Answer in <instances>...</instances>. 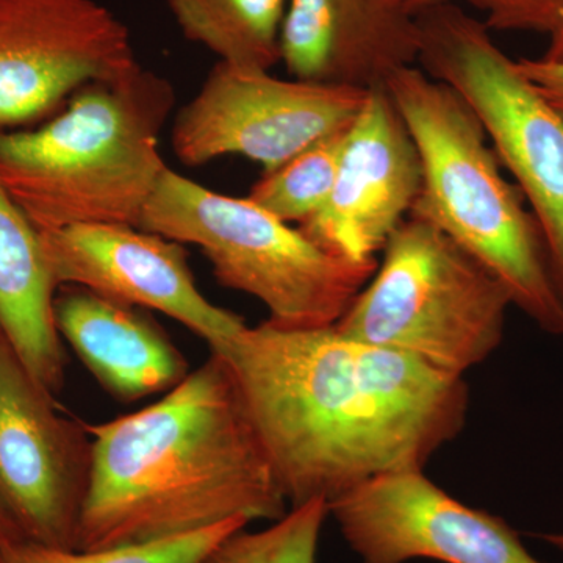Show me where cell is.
<instances>
[{"label":"cell","instance_id":"obj_1","mask_svg":"<svg viewBox=\"0 0 563 563\" xmlns=\"http://www.w3.org/2000/svg\"><path fill=\"white\" fill-rule=\"evenodd\" d=\"M211 352L228 362L290 507L332 503L384 474L424 472L465 428L463 377L335 324H244Z\"/></svg>","mask_w":563,"mask_h":563},{"label":"cell","instance_id":"obj_2","mask_svg":"<svg viewBox=\"0 0 563 563\" xmlns=\"http://www.w3.org/2000/svg\"><path fill=\"white\" fill-rule=\"evenodd\" d=\"M92 437L90 492L77 550L173 539L287 510L228 362L217 352L161 401Z\"/></svg>","mask_w":563,"mask_h":563},{"label":"cell","instance_id":"obj_3","mask_svg":"<svg viewBox=\"0 0 563 563\" xmlns=\"http://www.w3.org/2000/svg\"><path fill=\"white\" fill-rule=\"evenodd\" d=\"M174 106L172 81L140 63L85 85L40 128L0 131V185L40 232L140 228L168 169L161 136Z\"/></svg>","mask_w":563,"mask_h":563},{"label":"cell","instance_id":"obj_4","mask_svg":"<svg viewBox=\"0 0 563 563\" xmlns=\"http://www.w3.org/2000/svg\"><path fill=\"white\" fill-rule=\"evenodd\" d=\"M420 152L422 184L409 217L431 222L483 263L515 307L563 336V302L539 224L501 172L479 118L450 85L420 66L385 84Z\"/></svg>","mask_w":563,"mask_h":563},{"label":"cell","instance_id":"obj_5","mask_svg":"<svg viewBox=\"0 0 563 563\" xmlns=\"http://www.w3.org/2000/svg\"><path fill=\"white\" fill-rule=\"evenodd\" d=\"M198 246L222 287L254 296L280 329L336 324L372 279L377 263H354L322 250L288 222L166 169L140 228Z\"/></svg>","mask_w":563,"mask_h":563},{"label":"cell","instance_id":"obj_6","mask_svg":"<svg viewBox=\"0 0 563 563\" xmlns=\"http://www.w3.org/2000/svg\"><path fill=\"white\" fill-rule=\"evenodd\" d=\"M335 329L463 377L503 343L509 291L431 222L407 217Z\"/></svg>","mask_w":563,"mask_h":563},{"label":"cell","instance_id":"obj_7","mask_svg":"<svg viewBox=\"0 0 563 563\" xmlns=\"http://www.w3.org/2000/svg\"><path fill=\"white\" fill-rule=\"evenodd\" d=\"M417 21L418 65L479 118L539 224L563 302V114L495 43L490 29L461 7L442 3Z\"/></svg>","mask_w":563,"mask_h":563},{"label":"cell","instance_id":"obj_8","mask_svg":"<svg viewBox=\"0 0 563 563\" xmlns=\"http://www.w3.org/2000/svg\"><path fill=\"white\" fill-rule=\"evenodd\" d=\"M368 91L218 62L173 120L172 146L184 165L242 155L274 172L303 150L350 128Z\"/></svg>","mask_w":563,"mask_h":563},{"label":"cell","instance_id":"obj_9","mask_svg":"<svg viewBox=\"0 0 563 563\" xmlns=\"http://www.w3.org/2000/svg\"><path fill=\"white\" fill-rule=\"evenodd\" d=\"M92 437L65 417L0 332V509L24 542L77 550Z\"/></svg>","mask_w":563,"mask_h":563},{"label":"cell","instance_id":"obj_10","mask_svg":"<svg viewBox=\"0 0 563 563\" xmlns=\"http://www.w3.org/2000/svg\"><path fill=\"white\" fill-rule=\"evenodd\" d=\"M136 65L129 29L96 0H0V131L54 117L85 85Z\"/></svg>","mask_w":563,"mask_h":563},{"label":"cell","instance_id":"obj_11","mask_svg":"<svg viewBox=\"0 0 563 563\" xmlns=\"http://www.w3.org/2000/svg\"><path fill=\"white\" fill-rule=\"evenodd\" d=\"M329 515L362 563H544L504 518L457 501L424 472L366 481L329 503Z\"/></svg>","mask_w":563,"mask_h":563},{"label":"cell","instance_id":"obj_12","mask_svg":"<svg viewBox=\"0 0 563 563\" xmlns=\"http://www.w3.org/2000/svg\"><path fill=\"white\" fill-rule=\"evenodd\" d=\"M40 232V231H38ZM52 276L111 301L158 310L217 350L246 322L199 291L180 243L132 225H70L40 232Z\"/></svg>","mask_w":563,"mask_h":563},{"label":"cell","instance_id":"obj_13","mask_svg":"<svg viewBox=\"0 0 563 563\" xmlns=\"http://www.w3.org/2000/svg\"><path fill=\"white\" fill-rule=\"evenodd\" d=\"M421 184L412 133L385 87L374 88L347 131L328 201L299 231L344 261L376 262L409 217Z\"/></svg>","mask_w":563,"mask_h":563},{"label":"cell","instance_id":"obj_14","mask_svg":"<svg viewBox=\"0 0 563 563\" xmlns=\"http://www.w3.org/2000/svg\"><path fill=\"white\" fill-rule=\"evenodd\" d=\"M420 25L396 0H288L280 62L292 79L369 91L417 66Z\"/></svg>","mask_w":563,"mask_h":563},{"label":"cell","instance_id":"obj_15","mask_svg":"<svg viewBox=\"0 0 563 563\" xmlns=\"http://www.w3.org/2000/svg\"><path fill=\"white\" fill-rule=\"evenodd\" d=\"M54 317L62 339L118 401L169 391L190 373L184 354L139 307L87 288L62 287Z\"/></svg>","mask_w":563,"mask_h":563},{"label":"cell","instance_id":"obj_16","mask_svg":"<svg viewBox=\"0 0 563 563\" xmlns=\"http://www.w3.org/2000/svg\"><path fill=\"white\" fill-rule=\"evenodd\" d=\"M57 292L38 229L0 185V332L54 396L62 391L66 374L54 317Z\"/></svg>","mask_w":563,"mask_h":563},{"label":"cell","instance_id":"obj_17","mask_svg":"<svg viewBox=\"0 0 563 563\" xmlns=\"http://www.w3.org/2000/svg\"><path fill=\"white\" fill-rule=\"evenodd\" d=\"M288 0H165L185 38L240 68L269 70L280 62Z\"/></svg>","mask_w":563,"mask_h":563},{"label":"cell","instance_id":"obj_18","mask_svg":"<svg viewBox=\"0 0 563 563\" xmlns=\"http://www.w3.org/2000/svg\"><path fill=\"white\" fill-rule=\"evenodd\" d=\"M350 128L317 141L274 172L263 173L247 199L288 224L312 218L331 195Z\"/></svg>","mask_w":563,"mask_h":563},{"label":"cell","instance_id":"obj_19","mask_svg":"<svg viewBox=\"0 0 563 563\" xmlns=\"http://www.w3.org/2000/svg\"><path fill=\"white\" fill-rule=\"evenodd\" d=\"M250 521L233 518L158 542L128 544L107 550H57L32 542L0 544V563H203L211 551Z\"/></svg>","mask_w":563,"mask_h":563},{"label":"cell","instance_id":"obj_20","mask_svg":"<svg viewBox=\"0 0 563 563\" xmlns=\"http://www.w3.org/2000/svg\"><path fill=\"white\" fill-rule=\"evenodd\" d=\"M328 517L329 504L322 498L290 507L268 529L232 533L203 563H317L318 542Z\"/></svg>","mask_w":563,"mask_h":563},{"label":"cell","instance_id":"obj_21","mask_svg":"<svg viewBox=\"0 0 563 563\" xmlns=\"http://www.w3.org/2000/svg\"><path fill=\"white\" fill-rule=\"evenodd\" d=\"M481 11L490 31L553 36L563 27V0H465Z\"/></svg>","mask_w":563,"mask_h":563},{"label":"cell","instance_id":"obj_22","mask_svg":"<svg viewBox=\"0 0 563 563\" xmlns=\"http://www.w3.org/2000/svg\"><path fill=\"white\" fill-rule=\"evenodd\" d=\"M517 65L537 91L563 114V63L540 57L520 58Z\"/></svg>","mask_w":563,"mask_h":563},{"label":"cell","instance_id":"obj_23","mask_svg":"<svg viewBox=\"0 0 563 563\" xmlns=\"http://www.w3.org/2000/svg\"><path fill=\"white\" fill-rule=\"evenodd\" d=\"M24 542L10 518L0 509V544Z\"/></svg>","mask_w":563,"mask_h":563},{"label":"cell","instance_id":"obj_24","mask_svg":"<svg viewBox=\"0 0 563 563\" xmlns=\"http://www.w3.org/2000/svg\"><path fill=\"white\" fill-rule=\"evenodd\" d=\"M399 5L418 16L422 11L432 9V7L442 5V3L453 2V0H396Z\"/></svg>","mask_w":563,"mask_h":563},{"label":"cell","instance_id":"obj_25","mask_svg":"<svg viewBox=\"0 0 563 563\" xmlns=\"http://www.w3.org/2000/svg\"><path fill=\"white\" fill-rule=\"evenodd\" d=\"M542 58L544 60L563 63V27L551 36L550 44H548V49Z\"/></svg>","mask_w":563,"mask_h":563},{"label":"cell","instance_id":"obj_26","mask_svg":"<svg viewBox=\"0 0 563 563\" xmlns=\"http://www.w3.org/2000/svg\"><path fill=\"white\" fill-rule=\"evenodd\" d=\"M540 537H542L544 542L550 543L551 547L563 551V533H543V536Z\"/></svg>","mask_w":563,"mask_h":563}]
</instances>
